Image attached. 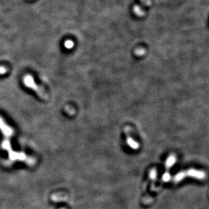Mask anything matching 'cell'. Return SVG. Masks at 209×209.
I'll use <instances>...</instances> for the list:
<instances>
[{
  "instance_id": "obj_4",
  "label": "cell",
  "mask_w": 209,
  "mask_h": 209,
  "mask_svg": "<svg viewBox=\"0 0 209 209\" xmlns=\"http://www.w3.org/2000/svg\"><path fill=\"white\" fill-rule=\"evenodd\" d=\"M65 46L67 49H70L71 47L74 46V44H73V42L72 41H70V40H68V41H66L65 42Z\"/></svg>"
},
{
  "instance_id": "obj_1",
  "label": "cell",
  "mask_w": 209,
  "mask_h": 209,
  "mask_svg": "<svg viewBox=\"0 0 209 209\" xmlns=\"http://www.w3.org/2000/svg\"><path fill=\"white\" fill-rule=\"evenodd\" d=\"M0 129L1 130L3 134H4L5 137H6V139L4 141L2 146H3L4 149L8 150L9 154V158H10V160L12 161H15L16 160L21 161H27V163L28 165H33V164H34L33 159L28 158L27 156L23 153L14 152L12 150L10 144H9V137L12 135L13 130L4 122L1 118H0Z\"/></svg>"
},
{
  "instance_id": "obj_5",
  "label": "cell",
  "mask_w": 209,
  "mask_h": 209,
  "mask_svg": "<svg viewBox=\"0 0 209 209\" xmlns=\"http://www.w3.org/2000/svg\"><path fill=\"white\" fill-rule=\"evenodd\" d=\"M7 72V69L4 66H0V75H4Z\"/></svg>"
},
{
  "instance_id": "obj_2",
  "label": "cell",
  "mask_w": 209,
  "mask_h": 209,
  "mask_svg": "<svg viewBox=\"0 0 209 209\" xmlns=\"http://www.w3.org/2000/svg\"><path fill=\"white\" fill-rule=\"evenodd\" d=\"M23 83L28 88L33 89L35 92H36L38 96L40 98L44 99H47L48 98V95L45 91L43 87L39 86L35 83V81L31 75H27L23 77Z\"/></svg>"
},
{
  "instance_id": "obj_3",
  "label": "cell",
  "mask_w": 209,
  "mask_h": 209,
  "mask_svg": "<svg viewBox=\"0 0 209 209\" xmlns=\"http://www.w3.org/2000/svg\"><path fill=\"white\" fill-rule=\"evenodd\" d=\"M141 4L139 6H135L133 8V12L137 16L142 17L145 15V7H148L151 6V0H140Z\"/></svg>"
}]
</instances>
